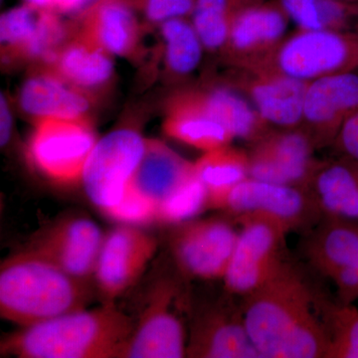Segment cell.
Returning <instances> with one entry per match:
<instances>
[{
	"mask_svg": "<svg viewBox=\"0 0 358 358\" xmlns=\"http://www.w3.org/2000/svg\"><path fill=\"white\" fill-rule=\"evenodd\" d=\"M250 338L263 358H326L327 298L300 267L279 272L241 298Z\"/></svg>",
	"mask_w": 358,
	"mask_h": 358,
	"instance_id": "cell-1",
	"label": "cell"
},
{
	"mask_svg": "<svg viewBox=\"0 0 358 358\" xmlns=\"http://www.w3.org/2000/svg\"><path fill=\"white\" fill-rule=\"evenodd\" d=\"M134 320L103 303L34 324L2 339V357L18 358H122Z\"/></svg>",
	"mask_w": 358,
	"mask_h": 358,
	"instance_id": "cell-2",
	"label": "cell"
},
{
	"mask_svg": "<svg viewBox=\"0 0 358 358\" xmlns=\"http://www.w3.org/2000/svg\"><path fill=\"white\" fill-rule=\"evenodd\" d=\"M92 294L89 281L28 249L0 266V315L22 327L85 310Z\"/></svg>",
	"mask_w": 358,
	"mask_h": 358,
	"instance_id": "cell-3",
	"label": "cell"
},
{
	"mask_svg": "<svg viewBox=\"0 0 358 358\" xmlns=\"http://www.w3.org/2000/svg\"><path fill=\"white\" fill-rule=\"evenodd\" d=\"M247 67L277 71L303 82L358 71V31L298 29Z\"/></svg>",
	"mask_w": 358,
	"mask_h": 358,
	"instance_id": "cell-4",
	"label": "cell"
},
{
	"mask_svg": "<svg viewBox=\"0 0 358 358\" xmlns=\"http://www.w3.org/2000/svg\"><path fill=\"white\" fill-rule=\"evenodd\" d=\"M240 224L236 246L224 275V289L243 298L261 288L284 265L288 230L277 221L260 215L235 218Z\"/></svg>",
	"mask_w": 358,
	"mask_h": 358,
	"instance_id": "cell-5",
	"label": "cell"
},
{
	"mask_svg": "<svg viewBox=\"0 0 358 358\" xmlns=\"http://www.w3.org/2000/svg\"><path fill=\"white\" fill-rule=\"evenodd\" d=\"M98 138L92 120L49 119L34 122L27 155L35 169L59 185L81 182Z\"/></svg>",
	"mask_w": 358,
	"mask_h": 358,
	"instance_id": "cell-6",
	"label": "cell"
},
{
	"mask_svg": "<svg viewBox=\"0 0 358 358\" xmlns=\"http://www.w3.org/2000/svg\"><path fill=\"white\" fill-rule=\"evenodd\" d=\"M212 209L233 218L260 215L282 224L288 232L306 233L322 218L310 188L277 185L248 178Z\"/></svg>",
	"mask_w": 358,
	"mask_h": 358,
	"instance_id": "cell-7",
	"label": "cell"
},
{
	"mask_svg": "<svg viewBox=\"0 0 358 358\" xmlns=\"http://www.w3.org/2000/svg\"><path fill=\"white\" fill-rule=\"evenodd\" d=\"M224 289L216 300L190 306L186 357L263 358L250 338L241 301Z\"/></svg>",
	"mask_w": 358,
	"mask_h": 358,
	"instance_id": "cell-8",
	"label": "cell"
},
{
	"mask_svg": "<svg viewBox=\"0 0 358 358\" xmlns=\"http://www.w3.org/2000/svg\"><path fill=\"white\" fill-rule=\"evenodd\" d=\"M145 138L136 129H114L96 141L85 166L81 183L99 210L121 200L145 152Z\"/></svg>",
	"mask_w": 358,
	"mask_h": 358,
	"instance_id": "cell-9",
	"label": "cell"
},
{
	"mask_svg": "<svg viewBox=\"0 0 358 358\" xmlns=\"http://www.w3.org/2000/svg\"><path fill=\"white\" fill-rule=\"evenodd\" d=\"M169 248L179 272L190 279H222L239 232L227 219L193 218L173 225Z\"/></svg>",
	"mask_w": 358,
	"mask_h": 358,
	"instance_id": "cell-10",
	"label": "cell"
},
{
	"mask_svg": "<svg viewBox=\"0 0 358 358\" xmlns=\"http://www.w3.org/2000/svg\"><path fill=\"white\" fill-rule=\"evenodd\" d=\"M52 9L24 2L0 18L2 65L46 62L72 33V21Z\"/></svg>",
	"mask_w": 358,
	"mask_h": 358,
	"instance_id": "cell-11",
	"label": "cell"
},
{
	"mask_svg": "<svg viewBox=\"0 0 358 358\" xmlns=\"http://www.w3.org/2000/svg\"><path fill=\"white\" fill-rule=\"evenodd\" d=\"M301 253L315 272L333 281L338 301H358V221L322 216L303 233Z\"/></svg>",
	"mask_w": 358,
	"mask_h": 358,
	"instance_id": "cell-12",
	"label": "cell"
},
{
	"mask_svg": "<svg viewBox=\"0 0 358 358\" xmlns=\"http://www.w3.org/2000/svg\"><path fill=\"white\" fill-rule=\"evenodd\" d=\"M179 282L166 279L152 289L122 358L186 357L187 334L176 310L183 298Z\"/></svg>",
	"mask_w": 358,
	"mask_h": 358,
	"instance_id": "cell-13",
	"label": "cell"
},
{
	"mask_svg": "<svg viewBox=\"0 0 358 358\" xmlns=\"http://www.w3.org/2000/svg\"><path fill=\"white\" fill-rule=\"evenodd\" d=\"M159 248L154 235L141 226L122 224L103 237L94 279L103 303H115L145 273Z\"/></svg>",
	"mask_w": 358,
	"mask_h": 358,
	"instance_id": "cell-14",
	"label": "cell"
},
{
	"mask_svg": "<svg viewBox=\"0 0 358 358\" xmlns=\"http://www.w3.org/2000/svg\"><path fill=\"white\" fill-rule=\"evenodd\" d=\"M312 140L301 128L270 129L251 143L249 178L277 185L310 188L320 160Z\"/></svg>",
	"mask_w": 358,
	"mask_h": 358,
	"instance_id": "cell-15",
	"label": "cell"
},
{
	"mask_svg": "<svg viewBox=\"0 0 358 358\" xmlns=\"http://www.w3.org/2000/svg\"><path fill=\"white\" fill-rule=\"evenodd\" d=\"M224 85L248 99L270 126L296 129L301 126L303 99L308 82L261 67H229Z\"/></svg>",
	"mask_w": 358,
	"mask_h": 358,
	"instance_id": "cell-16",
	"label": "cell"
},
{
	"mask_svg": "<svg viewBox=\"0 0 358 358\" xmlns=\"http://www.w3.org/2000/svg\"><path fill=\"white\" fill-rule=\"evenodd\" d=\"M358 109V71L308 82L301 126L315 150L333 147L348 117Z\"/></svg>",
	"mask_w": 358,
	"mask_h": 358,
	"instance_id": "cell-17",
	"label": "cell"
},
{
	"mask_svg": "<svg viewBox=\"0 0 358 358\" xmlns=\"http://www.w3.org/2000/svg\"><path fill=\"white\" fill-rule=\"evenodd\" d=\"M103 237L91 219L74 216L61 219L39 231L28 250L55 264L69 274L90 281Z\"/></svg>",
	"mask_w": 358,
	"mask_h": 358,
	"instance_id": "cell-18",
	"label": "cell"
},
{
	"mask_svg": "<svg viewBox=\"0 0 358 358\" xmlns=\"http://www.w3.org/2000/svg\"><path fill=\"white\" fill-rule=\"evenodd\" d=\"M289 21L278 0H262L249 6L233 23L220 57L228 67L255 64L286 38Z\"/></svg>",
	"mask_w": 358,
	"mask_h": 358,
	"instance_id": "cell-19",
	"label": "cell"
},
{
	"mask_svg": "<svg viewBox=\"0 0 358 358\" xmlns=\"http://www.w3.org/2000/svg\"><path fill=\"white\" fill-rule=\"evenodd\" d=\"M75 26L112 55L140 60L147 31L131 0H96L72 17Z\"/></svg>",
	"mask_w": 358,
	"mask_h": 358,
	"instance_id": "cell-20",
	"label": "cell"
},
{
	"mask_svg": "<svg viewBox=\"0 0 358 358\" xmlns=\"http://www.w3.org/2000/svg\"><path fill=\"white\" fill-rule=\"evenodd\" d=\"M71 21L73 29L70 36L50 59L37 66L90 95L100 98L115 80L114 55L80 31Z\"/></svg>",
	"mask_w": 358,
	"mask_h": 358,
	"instance_id": "cell-21",
	"label": "cell"
},
{
	"mask_svg": "<svg viewBox=\"0 0 358 358\" xmlns=\"http://www.w3.org/2000/svg\"><path fill=\"white\" fill-rule=\"evenodd\" d=\"M18 106L33 122L40 120H92L98 99L76 88L50 71L34 65L21 85Z\"/></svg>",
	"mask_w": 358,
	"mask_h": 358,
	"instance_id": "cell-22",
	"label": "cell"
},
{
	"mask_svg": "<svg viewBox=\"0 0 358 358\" xmlns=\"http://www.w3.org/2000/svg\"><path fill=\"white\" fill-rule=\"evenodd\" d=\"M162 129L169 138L203 152L227 147L235 138L207 110L195 87L179 89L167 99Z\"/></svg>",
	"mask_w": 358,
	"mask_h": 358,
	"instance_id": "cell-23",
	"label": "cell"
},
{
	"mask_svg": "<svg viewBox=\"0 0 358 358\" xmlns=\"http://www.w3.org/2000/svg\"><path fill=\"white\" fill-rule=\"evenodd\" d=\"M194 178V162L164 141L145 138V152L131 183L159 206Z\"/></svg>",
	"mask_w": 358,
	"mask_h": 358,
	"instance_id": "cell-24",
	"label": "cell"
},
{
	"mask_svg": "<svg viewBox=\"0 0 358 358\" xmlns=\"http://www.w3.org/2000/svg\"><path fill=\"white\" fill-rule=\"evenodd\" d=\"M322 216L358 221V162L338 155L320 162L310 185Z\"/></svg>",
	"mask_w": 358,
	"mask_h": 358,
	"instance_id": "cell-25",
	"label": "cell"
},
{
	"mask_svg": "<svg viewBox=\"0 0 358 358\" xmlns=\"http://www.w3.org/2000/svg\"><path fill=\"white\" fill-rule=\"evenodd\" d=\"M195 89L207 110L235 138L253 143L271 129L248 99L227 85L215 82Z\"/></svg>",
	"mask_w": 358,
	"mask_h": 358,
	"instance_id": "cell-26",
	"label": "cell"
},
{
	"mask_svg": "<svg viewBox=\"0 0 358 358\" xmlns=\"http://www.w3.org/2000/svg\"><path fill=\"white\" fill-rule=\"evenodd\" d=\"M195 176L203 185L208 208L249 178L248 152L227 145L203 155L194 162Z\"/></svg>",
	"mask_w": 358,
	"mask_h": 358,
	"instance_id": "cell-27",
	"label": "cell"
},
{
	"mask_svg": "<svg viewBox=\"0 0 358 358\" xmlns=\"http://www.w3.org/2000/svg\"><path fill=\"white\" fill-rule=\"evenodd\" d=\"M162 53L167 76L180 81L192 75L205 50L190 17L176 18L159 26Z\"/></svg>",
	"mask_w": 358,
	"mask_h": 358,
	"instance_id": "cell-28",
	"label": "cell"
},
{
	"mask_svg": "<svg viewBox=\"0 0 358 358\" xmlns=\"http://www.w3.org/2000/svg\"><path fill=\"white\" fill-rule=\"evenodd\" d=\"M301 30L358 31V2L346 0H278Z\"/></svg>",
	"mask_w": 358,
	"mask_h": 358,
	"instance_id": "cell-29",
	"label": "cell"
},
{
	"mask_svg": "<svg viewBox=\"0 0 358 358\" xmlns=\"http://www.w3.org/2000/svg\"><path fill=\"white\" fill-rule=\"evenodd\" d=\"M329 348L326 358H358V308L355 303L327 300Z\"/></svg>",
	"mask_w": 358,
	"mask_h": 358,
	"instance_id": "cell-30",
	"label": "cell"
},
{
	"mask_svg": "<svg viewBox=\"0 0 358 358\" xmlns=\"http://www.w3.org/2000/svg\"><path fill=\"white\" fill-rule=\"evenodd\" d=\"M208 208V197L203 185L195 176L173 196L157 206V221L176 224L196 218L200 212Z\"/></svg>",
	"mask_w": 358,
	"mask_h": 358,
	"instance_id": "cell-31",
	"label": "cell"
},
{
	"mask_svg": "<svg viewBox=\"0 0 358 358\" xmlns=\"http://www.w3.org/2000/svg\"><path fill=\"white\" fill-rule=\"evenodd\" d=\"M103 214L122 224L143 226L157 221V205L129 182L121 200Z\"/></svg>",
	"mask_w": 358,
	"mask_h": 358,
	"instance_id": "cell-32",
	"label": "cell"
},
{
	"mask_svg": "<svg viewBox=\"0 0 358 358\" xmlns=\"http://www.w3.org/2000/svg\"><path fill=\"white\" fill-rule=\"evenodd\" d=\"M147 29L159 27L166 21L190 17L195 0H131Z\"/></svg>",
	"mask_w": 358,
	"mask_h": 358,
	"instance_id": "cell-33",
	"label": "cell"
},
{
	"mask_svg": "<svg viewBox=\"0 0 358 358\" xmlns=\"http://www.w3.org/2000/svg\"><path fill=\"white\" fill-rule=\"evenodd\" d=\"M262 0H195L193 15L219 27L231 29L238 15Z\"/></svg>",
	"mask_w": 358,
	"mask_h": 358,
	"instance_id": "cell-34",
	"label": "cell"
},
{
	"mask_svg": "<svg viewBox=\"0 0 358 358\" xmlns=\"http://www.w3.org/2000/svg\"><path fill=\"white\" fill-rule=\"evenodd\" d=\"M331 148L338 155L358 162V109L343 124Z\"/></svg>",
	"mask_w": 358,
	"mask_h": 358,
	"instance_id": "cell-35",
	"label": "cell"
},
{
	"mask_svg": "<svg viewBox=\"0 0 358 358\" xmlns=\"http://www.w3.org/2000/svg\"><path fill=\"white\" fill-rule=\"evenodd\" d=\"M26 1L46 7L60 14L75 15L96 0H26Z\"/></svg>",
	"mask_w": 358,
	"mask_h": 358,
	"instance_id": "cell-36",
	"label": "cell"
},
{
	"mask_svg": "<svg viewBox=\"0 0 358 358\" xmlns=\"http://www.w3.org/2000/svg\"><path fill=\"white\" fill-rule=\"evenodd\" d=\"M13 117L7 96L1 92L0 96V145L6 147L13 134Z\"/></svg>",
	"mask_w": 358,
	"mask_h": 358,
	"instance_id": "cell-37",
	"label": "cell"
},
{
	"mask_svg": "<svg viewBox=\"0 0 358 358\" xmlns=\"http://www.w3.org/2000/svg\"><path fill=\"white\" fill-rule=\"evenodd\" d=\"M1 1H2V0H1Z\"/></svg>",
	"mask_w": 358,
	"mask_h": 358,
	"instance_id": "cell-38",
	"label": "cell"
}]
</instances>
